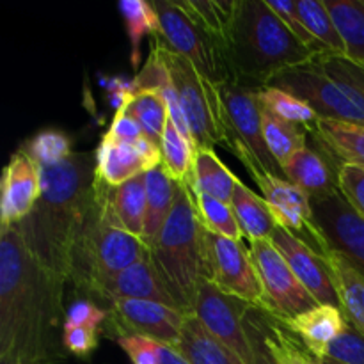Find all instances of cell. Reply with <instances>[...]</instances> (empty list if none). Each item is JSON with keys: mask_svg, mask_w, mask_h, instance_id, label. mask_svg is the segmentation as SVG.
<instances>
[{"mask_svg": "<svg viewBox=\"0 0 364 364\" xmlns=\"http://www.w3.org/2000/svg\"><path fill=\"white\" fill-rule=\"evenodd\" d=\"M64 284L36 259L16 224L0 228V354L21 364L63 361Z\"/></svg>", "mask_w": 364, "mask_h": 364, "instance_id": "cell-1", "label": "cell"}, {"mask_svg": "<svg viewBox=\"0 0 364 364\" xmlns=\"http://www.w3.org/2000/svg\"><path fill=\"white\" fill-rule=\"evenodd\" d=\"M41 198L31 215L16 224L39 263L68 283L73 249L96 206V155L73 153L39 169Z\"/></svg>", "mask_w": 364, "mask_h": 364, "instance_id": "cell-2", "label": "cell"}, {"mask_svg": "<svg viewBox=\"0 0 364 364\" xmlns=\"http://www.w3.org/2000/svg\"><path fill=\"white\" fill-rule=\"evenodd\" d=\"M316 57L291 34L267 0H240L226 48L230 77L265 87L281 71Z\"/></svg>", "mask_w": 364, "mask_h": 364, "instance_id": "cell-3", "label": "cell"}, {"mask_svg": "<svg viewBox=\"0 0 364 364\" xmlns=\"http://www.w3.org/2000/svg\"><path fill=\"white\" fill-rule=\"evenodd\" d=\"M151 262L176 308L194 315L199 284L208 277V265L205 226L185 185H180L173 212L151 249Z\"/></svg>", "mask_w": 364, "mask_h": 364, "instance_id": "cell-4", "label": "cell"}, {"mask_svg": "<svg viewBox=\"0 0 364 364\" xmlns=\"http://www.w3.org/2000/svg\"><path fill=\"white\" fill-rule=\"evenodd\" d=\"M263 85L230 77L219 84L223 103L224 148L231 149L245 166L251 178L255 174H274L284 178L283 169L269 151L263 135L259 91Z\"/></svg>", "mask_w": 364, "mask_h": 364, "instance_id": "cell-5", "label": "cell"}, {"mask_svg": "<svg viewBox=\"0 0 364 364\" xmlns=\"http://www.w3.org/2000/svg\"><path fill=\"white\" fill-rule=\"evenodd\" d=\"M151 259V249L130 233L109 226L100 215L98 201L73 249L70 281L78 295L92 283L114 276L135 263Z\"/></svg>", "mask_w": 364, "mask_h": 364, "instance_id": "cell-6", "label": "cell"}, {"mask_svg": "<svg viewBox=\"0 0 364 364\" xmlns=\"http://www.w3.org/2000/svg\"><path fill=\"white\" fill-rule=\"evenodd\" d=\"M151 45L155 46L169 71L196 151L213 149L217 144L224 146L223 103H220L219 85L206 80L192 66L191 60L167 48L160 39L153 38Z\"/></svg>", "mask_w": 364, "mask_h": 364, "instance_id": "cell-7", "label": "cell"}, {"mask_svg": "<svg viewBox=\"0 0 364 364\" xmlns=\"http://www.w3.org/2000/svg\"><path fill=\"white\" fill-rule=\"evenodd\" d=\"M267 85L294 95L311 107L318 119L364 124V107L359 105L315 60L281 71L270 78Z\"/></svg>", "mask_w": 364, "mask_h": 364, "instance_id": "cell-8", "label": "cell"}, {"mask_svg": "<svg viewBox=\"0 0 364 364\" xmlns=\"http://www.w3.org/2000/svg\"><path fill=\"white\" fill-rule=\"evenodd\" d=\"M160 20V34L156 39L164 43L167 48L180 53L192 66L213 84H223L230 78L226 55L223 48L194 23L180 6L173 0H159L153 2Z\"/></svg>", "mask_w": 364, "mask_h": 364, "instance_id": "cell-9", "label": "cell"}, {"mask_svg": "<svg viewBox=\"0 0 364 364\" xmlns=\"http://www.w3.org/2000/svg\"><path fill=\"white\" fill-rule=\"evenodd\" d=\"M205 247L208 279L224 294L265 309V290L251 251L242 242L210 233L208 230H205Z\"/></svg>", "mask_w": 364, "mask_h": 364, "instance_id": "cell-10", "label": "cell"}, {"mask_svg": "<svg viewBox=\"0 0 364 364\" xmlns=\"http://www.w3.org/2000/svg\"><path fill=\"white\" fill-rule=\"evenodd\" d=\"M256 270L265 290L263 311L277 316L283 322L295 318L302 313L320 306L316 299L302 287L301 281L290 269L270 240H252L249 244Z\"/></svg>", "mask_w": 364, "mask_h": 364, "instance_id": "cell-11", "label": "cell"}, {"mask_svg": "<svg viewBox=\"0 0 364 364\" xmlns=\"http://www.w3.org/2000/svg\"><path fill=\"white\" fill-rule=\"evenodd\" d=\"M109 318L102 331L107 338L117 341L124 336H144L176 347L187 315L173 306L153 301H116L109 306Z\"/></svg>", "mask_w": 364, "mask_h": 364, "instance_id": "cell-12", "label": "cell"}, {"mask_svg": "<svg viewBox=\"0 0 364 364\" xmlns=\"http://www.w3.org/2000/svg\"><path fill=\"white\" fill-rule=\"evenodd\" d=\"M252 180L262 191L263 199L269 205L270 213L279 228L290 231L291 235L315 249L318 255L326 258L327 245L316 224L313 205L308 196L295 187L287 178L274 176V174H255Z\"/></svg>", "mask_w": 364, "mask_h": 364, "instance_id": "cell-13", "label": "cell"}, {"mask_svg": "<svg viewBox=\"0 0 364 364\" xmlns=\"http://www.w3.org/2000/svg\"><path fill=\"white\" fill-rule=\"evenodd\" d=\"M249 308L247 302L224 294L208 277L199 284L194 315L210 334L231 348L244 364H252L251 345L244 327V316Z\"/></svg>", "mask_w": 364, "mask_h": 364, "instance_id": "cell-14", "label": "cell"}, {"mask_svg": "<svg viewBox=\"0 0 364 364\" xmlns=\"http://www.w3.org/2000/svg\"><path fill=\"white\" fill-rule=\"evenodd\" d=\"M316 224L327 251L347 259L364 279V219L347 201L341 191L326 201L311 203Z\"/></svg>", "mask_w": 364, "mask_h": 364, "instance_id": "cell-15", "label": "cell"}, {"mask_svg": "<svg viewBox=\"0 0 364 364\" xmlns=\"http://www.w3.org/2000/svg\"><path fill=\"white\" fill-rule=\"evenodd\" d=\"M269 240L287 259V263L294 270L302 287L316 299L320 306L340 308V299H338L333 272H331L329 263L326 262L322 255H318L315 249H311L308 244L299 240L295 235H291L290 231L279 226L274 230Z\"/></svg>", "mask_w": 364, "mask_h": 364, "instance_id": "cell-16", "label": "cell"}, {"mask_svg": "<svg viewBox=\"0 0 364 364\" xmlns=\"http://www.w3.org/2000/svg\"><path fill=\"white\" fill-rule=\"evenodd\" d=\"M80 299H89L96 304L103 302L109 308L112 302L130 299V301H153L176 308L169 291L164 287L151 259L135 263L114 276L103 277L92 283ZM178 309V308H176Z\"/></svg>", "mask_w": 364, "mask_h": 364, "instance_id": "cell-17", "label": "cell"}, {"mask_svg": "<svg viewBox=\"0 0 364 364\" xmlns=\"http://www.w3.org/2000/svg\"><path fill=\"white\" fill-rule=\"evenodd\" d=\"M41 198L39 169L27 155L16 151L2 173L0 185V228L27 219Z\"/></svg>", "mask_w": 364, "mask_h": 364, "instance_id": "cell-18", "label": "cell"}, {"mask_svg": "<svg viewBox=\"0 0 364 364\" xmlns=\"http://www.w3.org/2000/svg\"><path fill=\"white\" fill-rule=\"evenodd\" d=\"M96 180L107 187H119L124 181L146 174L162 164V148L148 137L134 144H114L103 141L96 148Z\"/></svg>", "mask_w": 364, "mask_h": 364, "instance_id": "cell-19", "label": "cell"}, {"mask_svg": "<svg viewBox=\"0 0 364 364\" xmlns=\"http://www.w3.org/2000/svg\"><path fill=\"white\" fill-rule=\"evenodd\" d=\"M100 215L109 226L141 238L146 217V174L132 178L119 187H107L96 180Z\"/></svg>", "mask_w": 364, "mask_h": 364, "instance_id": "cell-20", "label": "cell"}, {"mask_svg": "<svg viewBox=\"0 0 364 364\" xmlns=\"http://www.w3.org/2000/svg\"><path fill=\"white\" fill-rule=\"evenodd\" d=\"M283 174L311 203L326 201L340 192V169L315 146H306L295 153L283 166Z\"/></svg>", "mask_w": 364, "mask_h": 364, "instance_id": "cell-21", "label": "cell"}, {"mask_svg": "<svg viewBox=\"0 0 364 364\" xmlns=\"http://www.w3.org/2000/svg\"><path fill=\"white\" fill-rule=\"evenodd\" d=\"M315 148L326 153L340 169L345 164L364 169V124L316 119L308 124Z\"/></svg>", "mask_w": 364, "mask_h": 364, "instance_id": "cell-22", "label": "cell"}, {"mask_svg": "<svg viewBox=\"0 0 364 364\" xmlns=\"http://www.w3.org/2000/svg\"><path fill=\"white\" fill-rule=\"evenodd\" d=\"M178 191H180V183H176L164 171L162 164L146 173V217L142 242L149 249L155 247L156 240L173 212Z\"/></svg>", "mask_w": 364, "mask_h": 364, "instance_id": "cell-23", "label": "cell"}, {"mask_svg": "<svg viewBox=\"0 0 364 364\" xmlns=\"http://www.w3.org/2000/svg\"><path fill=\"white\" fill-rule=\"evenodd\" d=\"M287 323L299 338L306 343V347L318 358H326L329 345L341 334L347 326V318L340 308L334 306H316Z\"/></svg>", "mask_w": 364, "mask_h": 364, "instance_id": "cell-24", "label": "cell"}, {"mask_svg": "<svg viewBox=\"0 0 364 364\" xmlns=\"http://www.w3.org/2000/svg\"><path fill=\"white\" fill-rule=\"evenodd\" d=\"M173 348L191 364H244L231 348L206 331L196 315H187L180 341Z\"/></svg>", "mask_w": 364, "mask_h": 364, "instance_id": "cell-25", "label": "cell"}, {"mask_svg": "<svg viewBox=\"0 0 364 364\" xmlns=\"http://www.w3.org/2000/svg\"><path fill=\"white\" fill-rule=\"evenodd\" d=\"M176 4L223 48L226 55L240 0H181Z\"/></svg>", "mask_w": 364, "mask_h": 364, "instance_id": "cell-26", "label": "cell"}, {"mask_svg": "<svg viewBox=\"0 0 364 364\" xmlns=\"http://www.w3.org/2000/svg\"><path fill=\"white\" fill-rule=\"evenodd\" d=\"M240 178L235 176L230 167L217 156L213 149H199L196 151L194 169H192L191 183L185 185L191 192H203L206 196L219 199L231 205L235 187Z\"/></svg>", "mask_w": 364, "mask_h": 364, "instance_id": "cell-27", "label": "cell"}, {"mask_svg": "<svg viewBox=\"0 0 364 364\" xmlns=\"http://www.w3.org/2000/svg\"><path fill=\"white\" fill-rule=\"evenodd\" d=\"M231 208L237 217L240 230L249 242L252 240H269L274 230L277 228L269 205L262 196L252 192L242 180L237 181L233 198H231Z\"/></svg>", "mask_w": 364, "mask_h": 364, "instance_id": "cell-28", "label": "cell"}, {"mask_svg": "<svg viewBox=\"0 0 364 364\" xmlns=\"http://www.w3.org/2000/svg\"><path fill=\"white\" fill-rule=\"evenodd\" d=\"M326 262L333 272L340 309L345 318L364 334V279L334 251H327Z\"/></svg>", "mask_w": 364, "mask_h": 364, "instance_id": "cell-29", "label": "cell"}, {"mask_svg": "<svg viewBox=\"0 0 364 364\" xmlns=\"http://www.w3.org/2000/svg\"><path fill=\"white\" fill-rule=\"evenodd\" d=\"M345 45V59L364 66V0H326Z\"/></svg>", "mask_w": 364, "mask_h": 364, "instance_id": "cell-30", "label": "cell"}, {"mask_svg": "<svg viewBox=\"0 0 364 364\" xmlns=\"http://www.w3.org/2000/svg\"><path fill=\"white\" fill-rule=\"evenodd\" d=\"M262 121H263V135L269 151L283 169L284 164L291 159L297 151L308 146L309 132L304 124L284 121L281 117L274 116L272 112L262 107Z\"/></svg>", "mask_w": 364, "mask_h": 364, "instance_id": "cell-31", "label": "cell"}, {"mask_svg": "<svg viewBox=\"0 0 364 364\" xmlns=\"http://www.w3.org/2000/svg\"><path fill=\"white\" fill-rule=\"evenodd\" d=\"M267 343L272 348L279 364H322L316 354H313L304 341L287 326L281 318L259 309Z\"/></svg>", "mask_w": 364, "mask_h": 364, "instance_id": "cell-32", "label": "cell"}, {"mask_svg": "<svg viewBox=\"0 0 364 364\" xmlns=\"http://www.w3.org/2000/svg\"><path fill=\"white\" fill-rule=\"evenodd\" d=\"M119 110L135 121L142 128L146 137L162 148L164 130H166L167 103L160 91H141L135 92Z\"/></svg>", "mask_w": 364, "mask_h": 364, "instance_id": "cell-33", "label": "cell"}, {"mask_svg": "<svg viewBox=\"0 0 364 364\" xmlns=\"http://www.w3.org/2000/svg\"><path fill=\"white\" fill-rule=\"evenodd\" d=\"M196 148L181 132L171 117H167L166 130L162 137V167L176 183L188 185L192 180L194 169Z\"/></svg>", "mask_w": 364, "mask_h": 364, "instance_id": "cell-34", "label": "cell"}, {"mask_svg": "<svg viewBox=\"0 0 364 364\" xmlns=\"http://www.w3.org/2000/svg\"><path fill=\"white\" fill-rule=\"evenodd\" d=\"M119 11L127 25V34L130 38L132 68L139 70L142 38L149 34L155 38L160 34L159 14L153 7V2H144V0H123L119 4Z\"/></svg>", "mask_w": 364, "mask_h": 364, "instance_id": "cell-35", "label": "cell"}, {"mask_svg": "<svg viewBox=\"0 0 364 364\" xmlns=\"http://www.w3.org/2000/svg\"><path fill=\"white\" fill-rule=\"evenodd\" d=\"M297 11L306 28L326 48L329 55L345 57L343 39H341L333 16L322 0H299Z\"/></svg>", "mask_w": 364, "mask_h": 364, "instance_id": "cell-36", "label": "cell"}, {"mask_svg": "<svg viewBox=\"0 0 364 364\" xmlns=\"http://www.w3.org/2000/svg\"><path fill=\"white\" fill-rule=\"evenodd\" d=\"M191 194L194 198L196 210H198V215L205 230H208L210 233L220 235V237L231 238V240L242 242L244 233H242L240 224L235 217L231 205L219 201L212 196L203 194V192H191Z\"/></svg>", "mask_w": 364, "mask_h": 364, "instance_id": "cell-37", "label": "cell"}, {"mask_svg": "<svg viewBox=\"0 0 364 364\" xmlns=\"http://www.w3.org/2000/svg\"><path fill=\"white\" fill-rule=\"evenodd\" d=\"M18 151L27 155L38 166V169L55 166V164L63 162L68 156L73 155L71 153V139L60 130L38 132L34 137L25 141Z\"/></svg>", "mask_w": 364, "mask_h": 364, "instance_id": "cell-38", "label": "cell"}, {"mask_svg": "<svg viewBox=\"0 0 364 364\" xmlns=\"http://www.w3.org/2000/svg\"><path fill=\"white\" fill-rule=\"evenodd\" d=\"M259 103H262L263 109L272 112L274 116L281 117L284 121H291V123L304 124V127L313 124L318 119V116H316L311 107H308L290 92L281 91L277 87L265 85L259 91Z\"/></svg>", "mask_w": 364, "mask_h": 364, "instance_id": "cell-39", "label": "cell"}, {"mask_svg": "<svg viewBox=\"0 0 364 364\" xmlns=\"http://www.w3.org/2000/svg\"><path fill=\"white\" fill-rule=\"evenodd\" d=\"M267 4H269L270 9L281 18V21L290 28L291 34H294L306 48L315 52L316 55H326V48L313 38V34L306 28L304 21L299 16L297 2H294V0H267Z\"/></svg>", "mask_w": 364, "mask_h": 364, "instance_id": "cell-40", "label": "cell"}, {"mask_svg": "<svg viewBox=\"0 0 364 364\" xmlns=\"http://www.w3.org/2000/svg\"><path fill=\"white\" fill-rule=\"evenodd\" d=\"M326 358L343 364H364V334L347 320L345 329L327 348Z\"/></svg>", "mask_w": 364, "mask_h": 364, "instance_id": "cell-41", "label": "cell"}, {"mask_svg": "<svg viewBox=\"0 0 364 364\" xmlns=\"http://www.w3.org/2000/svg\"><path fill=\"white\" fill-rule=\"evenodd\" d=\"M315 63L329 75L333 80L336 82H345V84L352 85V87L358 89L364 98V66L361 64H355L352 60L345 59V57L338 55H318L315 59Z\"/></svg>", "mask_w": 364, "mask_h": 364, "instance_id": "cell-42", "label": "cell"}, {"mask_svg": "<svg viewBox=\"0 0 364 364\" xmlns=\"http://www.w3.org/2000/svg\"><path fill=\"white\" fill-rule=\"evenodd\" d=\"M244 327L249 338V345H251L252 364H279L277 363L276 355H274L272 348L267 343L259 308L251 306V308L247 309V313H245L244 316Z\"/></svg>", "mask_w": 364, "mask_h": 364, "instance_id": "cell-43", "label": "cell"}, {"mask_svg": "<svg viewBox=\"0 0 364 364\" xmlns=\"http://www.w3.org/2000/svg\"><path fill=\"white\" fill-rule=\"evenodd\" d=\"M98 333L100 331L91 329V327L64 326V348L80 359L89 358L98 348Z\"/></svg>", "mask_w": 364, "mask_h": 364, "instance_id": "cell-44", "label": "cell"}, {"mask_svg": "<svg viewBox=\"0 0 364 364\" xmlns=\"http://www.w3.org/2000/svg\"><path fill=\"white\" fill-rule=\"evenodd\" d=\"M340 191L364 219V169L345 164L340 167Z\"/></svg>", "mask_w": 364, "mask_h": 364, "instance_id": "cell-45", "label": "cell"}, {"mask_svg": "<svg viewBox=\"0 0 364 364\" xmlns=\"http://www.w3.org/2000/svg\"><path fill=\"white\" fill-rule=\"evenodd\" d=\"M134 364H159V341L144 336H124L117 340Z\"/></svg>", "mask_w": 364, "mask_h": 364, "instance_id": "cell-46", "label": "cell"}, {"mask_svg": "<svg viewBox=\"0 0 364 364\" xmlns=\"http://www.w3.org/2000/svg\"><path fill=\"white\" fill-rule=\"evenodd\" d=\"M142 137H146L142 128L132 117H128L123 110H116L112 123L102 139L114 142V144H134V142L141 141Z\"/></svg>", "mask_w": 364, "mask_h": 364, "instance_id": "cell-47", "label": "cell"}, {"mask_svg": "<svg viewBox=\"0 0 364 364\" xmlns=\"http://www.w3.org/2000/svg\"><path fill=\"white\" fill-rule=\"evenodd\" d=\"M159 364H191L176 348L160 343L159 347Z\"/></svg>", "mask_w": 364, "mask_h": 364, "instance_id": "cell-48", "label": "cell"}, {"mask_svg": "<svg viewBox=\"0 0 364 364\" xmlns=\"http://www.w3.org/2000/svg\"><path fill=\"white\" fill-rule=\"evenodd\" d=\"M0 364H21V361L14 354H0Z\"/></svg>", "mask_w": 364, "mask_h": 364, "instance_id": "cell-49", "label": "cell"}, {"mask_svg": "<svg viewBox=\"0 0 364 364\" xmlns=\"http://www.w3.org/2000/svg\"><path fill=\"white\" fill-rule=\"evenodd\" d=\"M320 361H322V364H343V363L336 361V359H331V358H322Z\"/></svg>", "mask_w": 364, "mask_h": 364, "instance_id": "cell-50", "label": "cell"}]
</instances>
